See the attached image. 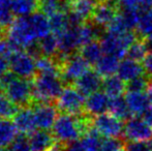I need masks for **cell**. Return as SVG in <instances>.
<instances>
[{"instance_id":"9a60e30c","label":"cell","mask_w":152,"mask_h":151,"mask_svg":"<svg viewBox=\"0 0 152 151\" xmlns=\"http://www.w3.org/2000/svg\"><path fill=\"white\" fill-rule=\"evenodd\" d=\"M14 123L16 125L18 131L24 135H30L35 131L37 127L35 120V114L34 110L28 107H23L22 109L18 110L17 113L15 114Z\"/></svg>"},{"instance_id":"d6a6232c","label":"cell","mask_w":152,"mask_h":151,"mask_svg":"<svg viewBox=\"0 0 152 151\" xmlns=\"http://www.w3.org/2000/svg\"><path fill=\"white\" fill-rule=\"evenodd\" d=\"M17 111V105L6 96L5 93L0 92V118H12Z\"/></svg>"},{"instance_id":"ee69618b","label":"cell","mask_w":152,"mask_h":151,"mask_svg":"<svg viewBox=\"0 0 152 151\" xmlns=\"http://www.w3.org/2000/svg\"><path fill=\"white\" fill-rule=\"evenodd\" d=\"M8 69H10V61H8V58L0 56V79L7 73Z\"/></svg>"},{"instance_id":"c3c4849f","label":"cell","mask_w":152,"mask_h":151,"mask_svg":"<svg viewBox=\"0 0 152 151\" xmlns=\"http://www.w3.org/2000/svg\"><path fill=\"white\" fill-rule=\"evenodd\" d=\"M147 94H148L149 98H150V101L152 103V81L149 82V86H148V88H147Z\"/></svg>"},{"instance_id":"60d3db41","label":"cell","mask_w":152,"mask_h":151,"mask_svg":"<svg viewBox=\"0 0 152 151\" xmlns=\"http://www.w3.org/2000/svg\"><path fill=\"white\" fill-rule=\"evenodd\" d=\"M64 150L65 151H85L84 147H83V145H82V142L79 139L66 144V147Z\"/></svg>"},{"instance_id":"816d5d0a","label":"cell","mask_w":152,"mask_h":151,"mask_svg":"<svg viewBox=\"0 0 152 151\" xmlns=\"http://www.w3.org/2000/svg\"><path fill=\"white\" fill-rule=\"evenodd\" d=\"M3 29H4V26L0 23V34H2V32H3Z\"/></svg>"},{"instance_id":"cb8c5ba5","label":"cell","mask_w":152,"mask_h":151,"mask_svg":"<svg viewBox=\"0 0 152 151\" xmlns=\"http://www.w3.org/2000/svg\"><path fill=\"white\" fill-rule=\"evenodd\" d=\"M102 91L107 93L111 98L122 96L124 91L126 90V84L118 76L107 77L102 82Z\"/></svg>"},{"instance_id":"7dc6e473","label":"cell","mask_w":152,"mask_h":151,"mask_svg":"<svg viewBox=\"0 0 152 151\" xmlns=\"http://www.w3.org/2000/svg\"><path fill=\"white\" fill-rule=\"evenodd\" d=\"M145 38H146V42H148L149 44H152V29L150 31H149L148 33H147L146 35L144 36Z\"/></svg>"},{"instance_id":"f5cc1de1","label":"cell","mask_w":152,"mask_h":151,"mask_svg":"<svg viewBox=\"0 0 152 151\" xmlns=\"http://www.w3.org/2000/svg\"><path fill=\"white\" fill-rule=\"evenodd\" d=\"M0 151H4V150H3V148H0Z\"/></svg>"},{"instance_id":"74e56055","label":"cell","mask_w":152,"mask_h":151,"mask_svg":"<svg viewBox=\"0 0 152 151\" xmlns=\"http://www.w3.org/2000/svg\"><path fill=\"white\" fill-rule=\"evenodd\" d=\"M7 151H33V150L31 149L28 140L25 139L22 136H20V137H17V139L8 146Z\"/></svg>"},{"instance_id":"b9f144b4","label":"cell","mask_w":152,"mask_h":151,"mask_svg":"<svg viewBox=\"0 0 152 151\" xmlns=\"http://www.w3.org/2000/svg\"><path fill=\"white\" fill-rule=\"evenodd\" d=\"M143 66L147 75L152 78V51L147 54V56L143 60Z\"/></svg>"},{"instance_id":"f546056e","label":"cell","mask_w":152,"mask_h":151,"mask_svg":"<svg viewBox=\"0 0 152 151\" xmlns=\"http://www.w3.org/2000/svg\"><path fill=\"white\" fill-rule=\"evenodd\" d=\"M99 136L100 133L93 126L90 127L84 133L83 138L81 139V142H82L85 151H99L100 143H102Z\"/></svg>"},{"instance_id":"44dd1931","label":"cell","mask_w":152,"mask_h":151,"mask_svg":"<svg viewBox=\"0 0 152 151\" xmlns=\"http://www.w3.org/2000/svg\"><path fill=\"white\" fill-rule=\"evenodd\" d=\"M28 18H29V21H30L32 28H33L34 32H35L36 36L38 38V40L52 32L49 17H47L46 15L42 14V12H34V14L28 16Z\"/></svg>"},{"instance_id":"e0dca14e","label":"cell","mask_w":152,"mask_h":151,"mask_svg":"<svg viewBox=\"0 0 152 151\" xmlns=\"http://www.w3.org/2000/svg\"><path fill=\"white\" fill-rule=\"evenodd\" d=\"M56 138L47 129L34 131L29 135L28 142L33 151H47L55 146Z\"/></svg>"},{"instance_id":"f1b7e54d","label":"cell","mask_w":152,"mask_h":151,"mask_svg":"<svg viewBox=\"0 0 152 151\" xmlns=\"http://www.w3.org/2000/svg\"><path fill=\"white\" fill-rule=\"evenodd\" d=\"M38 46H39V50L42 55L49 56V57L55 56L59 52L58 36L55 35L53 32H51L50 34L40 38L39 42H38Z\"/></svg>"},{"instance_id":"836d02e7","label":"cell","mask_w":152,"mask_h":151,"mask_svg":"<svg viewBox=\"0 0 152 151\" xmlns=\"http://www.w3.org/2000/svg\"><path fill=\"white\" fill-rule=\"evenodd\" d=\"M14 16L10 0H0V23L4 27H8L14 21Z\"/></svg>"},{"instance_id":"8fae6325","label":"cell","mask_w":152,"mask_h":151,"mask_svg":"<svg viewBox=\"0 0 152 151\" xmlns=\"http://www.w3.org/2000/svg\"><path fill=\"white\" fill-rule=\"evenodd\" d=\"M97 0H72L69 2V17L70 25L79 26L83 23L91 20L92 14L95 8Z\"/></svg>"},{"instance_id":"277c9868","label":"cell","mask_w":152,"mask_h":151,"mask_svg":"<svg viewBox=\"0 0 152 151\" xmlns=\"http://www.w3.org/2000/svg\"><path fill=\"white\" fill-rule=\"evenodd\" d=\"M137 40V34L132 30L124 31L122 33H104L100 37V44L104 54H110L123 58L128 48Z\"/></svg>"},{"instance_id":"8d00e7d4","label":"cell","mask_w":152,"mask_h":151,"mask_svg":"<svg viewBox=\"0 0 152 151\" xmlns=\"http://www.w3.org/2000/svg\"><path fill=\"white\" fill-rule=\"evenodd\" d=\"M148 86V79L144 76H140L126 83V90L132 91V92H144V91H147Z\"/></svg>"},{"instance_id":"1f68e13d","label":"cell","mask_w":152,"mask_h":151,"mask_svg":"<svg viewBox=\"0 0 152 151\" xmlns=\"http://www.w3.org/2000/svg\"><path fill=\"white\" fill-rule=\"evenodd\" d=\"M36 69L39 74H59L60 67L57 65L56 61L53 60L52 57L38 56L36 58Z\"/></svg>"},{"instance_id":"681fc988","label":"cell","mask_w":152,"mask_h":151,"mask_svg":"<svg viewBox=\"0 0 152 151\" xmlns=\"http://www.w3.org/2000/svg\"><path fill=\"white\" fill-rule=\"evenodd\" d=\"M147 146H148V150L152 151V137L147 141Z\"/></svg>"},{"instance_id":"ba28073f","label":"cell","mask_w":152,"mask_h":151,"mask_svg":"<svg viewBox=\"0 0 152 151\" xmlns=\"http://www.w3.org/2000/svg\"><path fill=\"white\" fill-rule=\"evenodd\" d=\"M89 64L82 55H69L60 66V76L66 83L76 82L80 77L89 71Z\"/></svg>"},{"instance_id":"30bf717a","label":"cell","mask_w":152,"mask_h":151,"mask_svg":"<svg viewBox=\"0 0 152 151\" xmlns=\"http://www.w3.org/2000/svg\"><path fill=\"white\" fill-rule=\"evenodd\" d=\"M92 126L104 137H120L124 131L123 121L111 113H102L94 116Z\"/></svg>"},{"instance_id":"83f0119b","label":"cell","mask_w":152,"mask_h":151,"mask_svg":"<svg viewBox=\"0 0 152 151\" xmlns=\"http://www.w3.org/2000/svg\"><path fill=\"white\" fill-rule=\"evenodd\" d=\"M50 20V25L52 32L55 35L59 36L64 32L68 27L70 26L69 17H68V12H59L54 14L53 16L49 17Z\"/></svg>"},{"instance_id":"4316f807","label":"cell","mask_w":152,"mask_h":151,"mask_svg":"<svg viewBox=\"0 0 152 151\" xmlns=\"http://www.w3.org/2000/svg\"><path fill=\"white\" fill-rule=\"evenodd\" d=\"M80 54L83 56V58L89 63V64H95L99 58L104 54L102 51V44L100 42L93 40L88 44H84L83 47H81V52Z\"/></svg>"},{"instance_id":"8992f818","label":"cell","mask_w":152,"mask_h":151,"mask_svg":"<svg viewBox=\"0 0 152 151\" xmlns=\"http://www.w3.org/2000/svg\"><path fill=\"white\" fill-rule=\"evenodd\" d=\"M85 95L81 93L76 87L67 86L63 89L57 98V108L62 113L80 115L85 110Z\"/></svg>"},{"instance_id":"7bdbcfd3","label":"cell","mask_w":152,"mask_h":151,"mask_svg":"<svg viewBox=\"0 0 152 151\" xmlns=\"http://www.w3.org/2000/svg\"><path fill=\"white\" fill-rule=\"evenodd\" d=\"M120 7L124 8H141L140 0H118Z\"/></svg>"},{"instance_id":"7402d4cb","label":"cell","mask_w":152,"mask_h":151,"mask_svg":"<svg viewBox=\"0 0 152 151\" xmlns=\"http://www.w3.org/2000/svg\"><path fill=\"white\" fill-rule=\"evenodd\" d=\"M17 129L14 121L8 118H0V148L8 147L17 139Z\"/></svg>"},{"instance_id":"11a10c76","label":"cell","mask_w":152,"mask_h":151,"mask_svg":"<svg viewBox=\"0 0 152 151\" xmlns=\"http://www.w3.org/2000/svg\"><path fill=\"white\" fill-rule=\"evenodd\" d=\"M121 151H123V150H121ZM125 151H127V150H125Z\"/></svg>"},{"instance_id":"484cf974","label":"cell","mask_w":152,"mask_h":151,"mask_svg":"<svg viewBox=\"0 0 152 151\" xmlns=\"http://www.w3.org/2000/svg\"><path fill=\"white\" fill-rule=\"evenodd\" d=\"M39 10L47 17L59 12H69V1L67 0H40Z\"/></svg>"},{"instance_id":"ab89813d","label":"cell","mask_w":152,"mask_h":151,"mask_svg":"<svg viewBox=\"0 0 152 151\" xmlns=\"http://www.w3.org/2000/svg\"><path fill=\"white\" fill-rule=\"evenodd\" d=\"M12 53H14V51H12L8 40L0 39V56H3V57L8 58Z\"/></svg>"},{"instance_id":"5b68a950","label":"cell","mask_w":152,"mask_h":151,"mask_svg":"<svg viewBox=\"0 0 152 151\" xmlns=\"http://www.w3.org/2000/svg\"><path fill=\"white\" fill-rule=\"evenodd\" d=\"M6 96L17 106H26L30 103L33 93V83L28 79L15 77L3 88Z\"/></svg>"},{"instance_id":"7c38bea8","label":"cell","mask_w":152,"mask_h":151,"mask_svg":"<svg viewBox=\"0 0 152 151\" xmlns=\"http://www.w3.org/2000/svg\"><path fill=\"white\" fill-rule=\"evenodd\" d=\"M123 136L128 141H148L152 137V126L143 118L132 117L124 124Z\"/></svg>"},{"instance_id":"6da1fadb","label":"cell","mask_w":152,"mask_h":151,"mask_svg":"<svg viewBox=\"0 0 152 151\" xmlns=\"http://www.w3.org/2000/svg\"><path fill=\"white\" fill-rule=\"evenodd\" d=\"M89 119L80 117L79 115L63 113L58 116L53 126V135L57 141L61 143H69L78 140L89 128Z\"/></svg>"},{"instance_id":"f907efd6","label":"cell","mask_w":152,"mask_h":151,"mask_svg":"<svg viewBox=\"0 0 152 151\" xmlns=\"http://www.w3.org/2000/svg\"><path fill=\"white\" fill-rule=\"evenodd\" d=\"M47 151H65V150H62V149H60V148L54 146L53 148H51V149H49V150H47Z\"/></svg>"},{"instance_id":"3957f363","label":"cell","mask_w":152,"mask_h":151,"mask_svg":"<svg viewBox=\"0 0 152 151\" xmlns=\"http://www.w3.org/2000/svg\"><path fill=\"white\" fill-rule=\"evenodd\" d=\"M6 35L14 52L21 49L29 48L33 44H35L36 40H38L30 24L28 16L17 17L16 19H14L12 24L8 26Z\"/></svg>"},{"instance_id":"ac0fdd59","label":"cell","mask_w":152,"mask_h":151,"mask_svg":"<svg viewBox=\"0 0 152 151\" xmlns=\"http://www.w3.org/2000/svg\"><path fill=\"white\" fill-rule=\"evenodd\" d=\"M144 74V66L140 63V61H136L134 59L125 58L119 63L117 75L121 78L125 83L134 80Z\"/></svg>"},{"instance_id":"4dcf8cb0","label":"cell","mask_w":152,"mask_h":151,"mask_svg":"<svg viewBox=\"0 0 152 151\" xmlns=\"http://www.w3.org/2000/svg\"><path fill=\"white\" fill-rule=\"evenodd\" d=\"M148 42L144 40L137 39L132 46L128 48L126 52V56L130 59H134L136 61H142L148 54Z\"/></svg>"},{"instance_id":"603a6c76","label":"cell","mask_w":152,"mask_h":151,"mask_svg":"<svg viewBox=\"0 0 152 151\" xmlns=\"http://www.w3.org/2000/svg\"><path fill=\"white\" fill-rule=\"evenodd\" d=\"M40 0H10V6L15 16L27 17L39 9Z\"/></svg>"},{"instance_id":"d590c367","label":"cell","mask_w":152,"mask_h":151,"mask_svg":"<svg viewBox=\"0 0 152 151\" xmlns=\"http://www.w3.org/2000/svg\"><path fill=\"white\" fill-rule=\"evenodd\" d=\"M137 29L139 34H141L142 36H145L152 29V7L145 10L144 14H142Z\"/></svg>"},{"instance_id":"52a82bcc","label":"cell","mask_w":152,"mask_h":151,"mask_svg":"<svg viewBox=\"0 0 152 151\" xmlns=\"http://www.w3.org/2000/svg\"><path fill=\"white\" fill-rule=\"evenodd\" d=\"M10 69L19 78L30 79L35 75L36 69V59L30 53L23 52L19 50L14 52L10 57Z\"/></svg>"},{"instance_id":"f6af8a7d","label":"cell","mask_w":152,"mask_h":151,"mask_svg":"<svg viewBox=\"0 0 152 151\" xmlns=\"http://www.w3.org/2000/svg\"><path fill=\"white\" fill-rule=\"evenodd\" d=\"M141 116L144 119L145 122H147L150 126H152V106L147 108V109L143 112V114L141 115Z\"/></svg>"},{"instance_id":"7a4b0ae2","label":"cell","mask_w":152,"mask_h":151,"mask_svg":"<svg viewBox=\"0 0 152 151\" xmlns=\"http://www.w3.org/2000/svg\"><path fill=\"white\" fill-rule=\"evenodd\" d=\"M63 82L59 74H39L34 79L32 98L38 104L57 99L64 89Z\"/></svg>"},{"instance_id":"db71d44e","label":"cell","mask_w":152,"mask_h":151,"mask_svg":"<svg viewBox=\"0 0 152 151\" xmlns=\"http://www.w3.org/2000/svg\"><path fill=\"white\" fill-rule=\"evenodd\" d=\"M67 1H69V2H70V1H72V0H67Z\"/></svg>"},{"instance_id":"2e32d148","label":"cell","mask_w":152,"mask_h":151,"mask_svg":"<svg viewBox=\"0 0 152 151\" xmlns=\"http://www.w3.org/2000/svg\"><path fill=\"white\" fill-rule=\"evenodd\" d=\"M102 82L104 81L102 80V76L97 71L89 69L75 82V85L81 93H83L85 96H88L91 93L99 90V88L102 86Z\"/></svg>"},{"instance_id":"bcb514c9","label":"cell","mask_w":152,"mask_h":151,"mask_svg":"<svg viewBox=\"0 0 152 151\" xmlns=\"http://www.w3.org/2000/svg\"><path fill=\"white\" fill-rule=\"evenodd\" d=\"M140 7L143 12L152 7V0H140Z\"/></svg>"},{"instance_id":"e575fe53","label":"cell","mask_w":152,"mask_h":151,"mask_svg":"<svg viewBox=\"0 0 152 151\" xmlns=\"http://www.w3.org/2000/svg\"><path fill=\"white\" fill-rule=\"evenodd\" d=\"M125 144L119 137H106L102 140L99 151H121Z\"/></svg>"},{"instance_id":"4fadbf2b","label":"cell","mask_w":152,"mask_h":151,"mask_svg":"<svg viewBox=\"0 0 152 151\" xmlns=\"http://www.w3.org/2000/svg\"><path fill=\"white\" fill-rule=\"evenodd\" d=\"M36 125L39 129L53 128L54 123L58 118V111L56 107L50 103H39L34 109Z\"/></svg>"},{"instance_id":"ffe728a7","label":"cell","mask_w":152,"mask_h":151,"mask_svg":"<svg viewBox=\"0 0 152 151\" xmlns=\"http://www.w3.org/2000/svg\"><path fill=\"white\" fill-rule=\"evenodd\" d=\"M119 59L117 56L110 54H104L99 58V60L95 63V71L102 77H110L117 74L119 67Z\"/></svg>"},{"instance_id":"f35d334b","label":"cell","mask_w":152,"mask_h":151,"mask_svg":"<svg viewBox=\"0 0 152 151\" xmlns=\"http://www.w3.org/2000/svg\"><path fill=\"white\" fill-rule=\"evenodd\" d=\"M125 149L127 151H149L147 141H128L125 144Z\"/></svg>"},{"instance_id":"d6986e66","label":"cell","mask_w":152,"mask_h":151,"mask_svg":"<svg viewBox=\"0 0 152 151\" xmlns=\"http://www.w3.org/2000/svg\"><path fill=\"white\" fill-rule=\"evenodd\" d=\"M125 101L132 115H142L143 112L150 107L151 101L147 92H132L127 91Z\"/></svg>"},{"instance_id":"5bb4252c","label":"cell","mask_w":152,"mask_h":151,"mask_svg":"<svg viewBox=\"0 0 152 151\" xmlns=\"http://www.w3.org/2000/svg\"><path fill=\"white\" fill-rule=\"evenodd\" d=\"M111 97L104 91H96L88 95L85 101V111L91 116L106 113L110 107Z\"/></svg>"},{"instance_id":"d4e9b609","label":"cell","mask_w":152,"mask_h":151,"mask_svg":"<svg viewBox=\"0 0 152 151\" xmlns=\"http://www.w3.org/2000/svg\"><path fill=\"white\" fill-rule=\"evenodd\" d=\"M109 111L115 117L123 120H128L132 118V113L130 112L129 108L127 106V103L125 101V97L118 96V97H113L111 98L110 101V107H109Z\"/></svg>"},{"instance_id":"9c48e42d","label":"cell","mask_w":152,"mask_h":151,"mask_svg":"<svg viewBox=\"0 0 152 151\" xmlns=\"http://www.w3.org/2000/svg\"><path fill=\"white\" fill-rule=\"evenodd\" d=\"M120 8L118 0H97L91 21L102 28L107 27L116 18Z\"/></svg>"}]
</instances>
